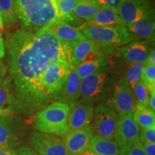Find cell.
<instances>
[{
    "mask_svg": "<svg viewBox=\"0 0 155 155\" xmlns=\"http://www.w3.org/2000/svg\"><path fill=\"white\" fill-rule=\"evenodd\" d=\"M69 106L54 101L35 113L34 127L38 131L63 137L67 131Z\"/></svg>",
    "mask_w": 155,
    "mask_h": 155,
    "instance_id": "277c9868",
    "label": "cell"
},
{
    "mask_svg": "<svg viewBox=\"0 0 155 155\" xmlns=\"http://www.w3.org/2000/svg\"><path fill=\"white\" fill-rule=\"evenodd\" d=\"M75 68L68 61L63 59L54 61L48 65L43 75L42 81L45 88L52 98Z\"/></svg>",
    "mask_w": 155,
    "mask_h": 155,
    "instance_id": "8fae6325",
    "label": "cell"
},
{
    "mask_svg": "<svg viewBox=\"0 0 155 155\" xmlns=\"http://www.w3.org/2000/svg\"><path fill=\"white\" fill-rule=\"evenodd\" d=\"M140 128L133 119L132 114L119 115L114 140L119 145H124L139 139Z\"/></svg>",
    "mask_w": 155,
    "mask_h": 155,
    "instance_id": "2e32d148",
    "label": "cell"
},
{
    "mask_svg": "<svg viewBox=\"0 0 155 155\" xmlns=\"http://www.w3.org/2000/svg\"><path fill=\"white\" fill-rule=\"evenodd\" d=\"M88 151L98 155H120L119 145L115 141L96 135L93 136Z\"/></svg>",
    "mask_w": 155,
    "mask_h": 155,
    "instance_id": "ffe728a7",
    "label": "cell"
},
{
    "mask_svg": "<svg viewBox=\"0 0 155 155\" xmlns=\"http://www.w3.org/2000/svg\"><path fill=\"white\" fill-rule=\"evenodd\" d=\"M102 7L97 0H78L75 6L73 15L78 19L89 22Z\"/></svg>",
    "mask_w": 155,
    "mask_h": 155,
    "instance_id": "44dd1931",
    "label": "cell"
},
{
    "mask_svg": "<svg viewBox=\"0 0 155 155\" xmlns=\"http://www.w3.org/2000/svg\"><path fill=\"white\" fill-rule=\"evenodd\" d=\"M7 67L5 62L0 60V79L7 77Z\"/></svg>",
    "mask_w": 155,
    "mask_h": 155,
    "instance_id": "e575fe53",
    "label": "cell"
},
{
    "mask_svg": "<svg viewBox=\"0 0 155 155\" xmlns=\"http://www.w3.org/2000/svg\"><path fill=\"white\" fill-rule=\"evenodd\" d=\"M6 54V50H5V40L2 36L0 37V60L5 58Z\"/></svg>",
    "mask_w": 155,
    "mask_h": 155,
    "instance_id": "8d00e7d4",
    "label": "cell"
},
{
    "mask_svg": "<svg viewBox=\"0 0 155 155\" xmlns=\"http://www.w3.org/2000/svg\"><path fill=\"white\" fill-rule=\"evenodd\" d=\"M81 155H98V154H96V153H94V152H91V151H88V152L83 153V154H81Z\"/></svg>",
    "mask_w": 155,
    "mask_h": 155,
    "instance_id": "b9f144b4",
    "label": "cell"
},
{
    "mask_svg": "<svg viewBox=\"0 0 155 155\" xmlns=\"http://www.w3.org/2000/svg\"><path fill=\"white\" fill-rule=\"evenodd\" d=\"M26 123L18 116L0 117V148L15 149L24 142L27 134Z\"/></svg>",
    "mask_w": 155,
    "mask_h": 155,
    "instance_id": "52a82bcc",
    "label": "cell"
},
{
    "mask_svg": "<svg viewBox=\"0 0 155 155\" xmlns=\"http://www.w3.org/2000/svg\"><path fill=\"white\" fill-rule=\"evenodd\" d=\"M11 100V85L9 77L0 79V108L9 109Z\"/></svg>",
    "mask_w": 155,
    "mask_h": 155,
    "instance_id": "83f0119b",
    "label": "cell"
},
{
    "mask_svg": "<svg viewBox=\"0 0 155 155\" xmlns=\"http://www.w3.org/2000/svg\"><path fill=\"white\" fill-rule=\"evenodd\" d=\"M68 106L66 134L91 125L94 117V104L79 98Z\"/></svg>",
    "mask_w": 155,
    "mask_h": 155,
    "instance_id": "7c38bea8",
    "label": "cell"
},
{
    "mask_svg": "<svg viewBox=\"0 0 155 155\" xmlns=\"http://www.w3.org/2000/svg\"><path fill=\"white\" fill-rule=\"evenodd\" d=\"M117 13L124 25L154 19V9L150 0H125L120 5Z\"/></svg>",
    "mask_w": 155,
    "mask_h": 155,
    "instance_id": "9c48e42d",
    "label": "cell"
},
{
    "mask_svg": "<svg viewBox=\"0 0 155 155\" xmlns=\"http://www.w3.org/2000/svg\"><path fill=\"white\" fill-rule=\"evenodd\" d=\"M118 71L109 65L81 81V98L93 104L106 101L117 81Z\"/></svg>",
    "mask_w": 155,
    "mask_h": 155,
    "instance_id": "3957f363",
    "label": "cell"
},
{
    "mask_svg": "<svg viewBox=\"0 0 155 155\" xmlns=\"http://www.w3.org/2000/svg\"><path fill=\"white\" fill-rule=\"evenodd\" d=\"M88 26L98 27H115L124 25L118 15L117 11L109 7H103L95 15L90 22Z\"/></svg>",
    "mask_w": 155,
    "mask_h": 155,
    "instance_id": "ac0fdd59",
    "label": "cell"
},
{
    "mask_svg": "<svg viewBox=\"0 0 155 155\" xmlns=\"http://www.w3.org/2000/svg\"><path fill=\"white\" fill-rule=\"evenodd\" d=\"M16 150L17 155H41L28 146H20Z\"/></svg>",
    "mask_w": 155,
    "mask_h": 155,
    "instance_id": "d6a6232c",
    "label": "cell"
},
{
    "mask_svg": "<svg viewBox=\"0 0 155 155\" xmlns=\"http://www.w3.org/2000/svg\"><path fill=\"white\" fill-rule=\"evenodd\" d=\"M141 81L150 92L155 91V65L147 63L145 64L141 74Z\"/></svg>",
    "mask_w": 155,
    "mask_h": 155,
    "instance_id": "f1b7e54d",
    "label": "cell"
},
{
    "mask_svg": "<svg viewBox=\"0 0 155 155\" xmlns=\"http://www.w3.org/2000/svg\"><path fill=\"white\" fill-rule=\"evenodd\" d=\"M5 45L11 85L9 110L11 114L32 115L53 103L42 78L53 62L63 59L70 63L71 46L49 32L24 29L8 32Z\"/></svg>",
    "mask_w": 155,
    "mask_h": 155,
    "instance_id": "6da1fadb",
    "label": "cell"
},
{
    "mask_svg": "<svg viewBox=\"0 0 155 155\" xmlns=\"http://www.w3.org/2000/svg\"><path fill=\"white\" fill-rule=\"evenodd\" d=\"M127 30L137 40H154L155 22L154 19L141 20L125 25Z\"/></svg>",
    "mask_w": 155,
    "mask_h": 155,
    "instance_id": "d6986e66",
    "label": "cell"
},
{
    "mask_svg": "<svg viewBox=\"0 0 155 155\" xmlns=\"http://www.w3.org/2000/svg\"><path fill=\"white\" fill-rule=\"evenodd\" d=\"M139 138L147 142L155 144V126L146 129H140Z\"/></svg>",
    "mask_w": 155,
    "mask_h": 155,
    "instance_id": "4dcf8cb0",
    "label": "cell"
},
{
    "mask_svg": "<svg viewBox=\"0 0 155 155\" xmlns=\"http://www.w3.org/2000/svg\"><path fill=\"white\" fill-rule=\"evenodd\" d=\"M77 28L88 40H92L100 45L113 49H117L137 40L129 33L125 25L98 27L83 25Z\"/></svg>",
    "mask_w": 155,
    "mask_h": 155,
    "instance_id": "5b68a950",
    "label": "cell"
},
{
    "mask_svg": "<svg viewBox=\"0 0 155 155\" xmlns=\"http://www.w3.org/2000/svg\"><path fill=\"white\" fill-rule=\"evenodd\" d=\"M132 117L141 129L155 126V113L150 107L144 109H136L132 114Z\"/></svg>",
    "mask_w": 155,
    "mask_h": 155,
    "instance_id": "d4e9b609",
    "label": "cell"
},
{
    "mask_svg": "<svg viewBox=\"0 0 155 155\" xmlns=\"http://www.w3.org/2000/svg\"><path fill=\"white\" fill-rule=\"evenodd\" d=\"M0 28H1L2 30V32H4V30H5V25H4L1 10H0Z\"/></svg>",
    "mask_w": 155,
    "mask_h": 155,
    "instance_id": "60d3db41",
    "label": "cell"
},
{
    "mask_svg": "<svg viewBox=\"0 0 155 155\" xmlns=\"http://www.w3.org/2000/svg\"><path fill=\"white\" fill-rule=\"evenodd\" d=\"M119 115L132 114L136 110L137 101L134 93L128 84L124 73H121L115 83L108 99Z\"/></svg>",
    "mask_w": 155,
    "mask_h": 155,
    "instance_id": "ba28073f",
    "label": "cell"
},
{
    "mask_svg": "<svg viewBox=\"0 0 155 155\" xmlns=\"http://www.w3.org/2000/svg\"><path fill=\"white\" fill-rule=\"evenodd\" d=\"M120 147V155H147L144 152L140 138Z\"/></svg>",
    "mask_w": 155,
    "mask_h": 155,
    "instance_id": "f546056e",
    "label": "cell"
},
{
    "mask_svg": "<svg viewBox=\"0 0 155 155\" xmlns=\"http://www.w3.org/2000/svg\"><path fill=\"white\" fill-rule=\"evenodd\" d=\"M97 1L102 6H104V7H109V8L114 9L117 11L120 5L125 0H97Z\"/></svg>",
    "mask_w": 155,
    "mask_h": 155,
    "instance_id": "1f68e13d",
    "label": "cell"
},
{
    "mask_svg": "<svg viewBox=\"0 0 155 155\" xmlns=\"http://www.w3.org/2000/svg\"><path fill=\"white\" fill-rule=\"evenodd\" d=\"M149 106L152 111H155V91L150 92V101Z\"/></svg>",
    "mask_w": 155,
    "mask_h": 155,
    "instance_id": "d590c367",
    "label": "cell"
},
{
    "mask_svg": "<svg viewBox=\"0 0 155 155\" xmlns=\"http://www.w3.org/2000/svg\"><path fill=\"white\" fill-rule=\"evenodd\" d=\"M131 90L137 101L136 109H144L145 108L150 107V91L141 81L137 83Z\"/></svg>",
    "mask_w": 155,
    "mask_h": 155,
    "instance_id": "484cf974",
    "label": "cell"
},
{
    "mask_svg": "<svg viewBox=\"0 0 155 155\" xmlns=\"http://www.w3.org/2000/svg\"><path fill=\"white\" fill-rule=\"evenodd\" d=\"M0 10L5 28H9L19 21L15 0H0Z\"/></svg>",
    "mask_w": 155,
    "mask_h": 155,
    "instance_id": "603a6c76",
    "label": "cell"
},
{
    "mask_svg": "<svg viewBox=\"0 0 155 155\" xmlns=\"http://www.w3.org/2000/svg\"><path fill=\"white\" fill-rule=\"evenodd\" d=\"M140 141L144 148V152L147 155H155V144L147 142V141L140 139Z\"/></svg>",
    "mask_w": 155,
    "mask_h": 155,
    "instance_id": "836d02e7",
    "label": "cell"
},
{
    "mask_svg": "<svg viewBox=\"0 0 155 155\" xmlns=\"http://www.w3.org/2000/svg\"><path fill=\"white\" fill-rule=\"evenodd\" d=\"M94 136L92 127H88L65 134L63 137L64 144L71 155H81L88 152Z\"/></svg>",
    "mask_w": 155,
    "mask_h": 155,
    "instance_id": "5bb4252c",
    "label": "cell"
},
{
    "mask_svg": "<svg viewBox=\"0 0 155 155\" xmlns=\"http://www.w3.org/2000/svg\"><path fill=\"white\" fill-rule=\"evenodd\" d=\"M31 148L41 155H71L63 139L50 134L32 131L28 137Z\"/></svg>",
    "mask_w": 155,
    "mask_h": 155,
    "instance_id": "30bf717a",
    "label": "cell"
},
{
    "mask_svg": "<svg viewBox=\"0 0 155 155\" xmlns=\"http://www.w3.org/2000/svg\"><path fill=\"white\" fill-rule=\"evenodd\" d=\"M154 40H140L117 48L119 55L128 63H147L150 52L154 49Z\"/></svg>",
    "mask_w": 155,
    "mask_h": 155,
    "instance_id": "4fadbf2b",
    "label": "cell"
},
{
    "mask_svg": "<svg viewBox=\"0 0 155 155\" xmlns=\"http://www.w3.org/2000/svg\"><path fill=\"white\" fill-rule=\"evenodd\" d=\"M78 0H56L58 13L62 21L71 25L75 23L78 18L73 15L75 6Z\"/></svg>",
    "mask_w": 155,
    "mask_h": 155,
    "instance_id": "cb8c5ba5",
    "label": "cell"
},
{
    "mask_svg": "<svg viewBox=\"0 0 155 155\" xmlns=\"http://www.w3.org/2000/svg\"><path fill=\"white\" fill-rule=\"evenodd\" d=\"M119 114L107 101L98 103L94 108L91 126L94 135L108 140H114Z\"/></svg>",
    "mask_w": 155,
    "mask_h": 155,
    "instance_id": "8992f818",
    "label": "cell"
},
{
    "mask_svg": "<svg viewBox=\"0 0 155 155\" xmlns=\"http://www.w3.org/2000/svg\"><path fill=\"white\" fill-rule=\"evenodd\" d=\"M0 155H17V150L15 149L0 148Z\"/></svg>",
    "mask_w": 155,
    "mask_h": 155,
    "instance_id": "74e56055",
    "label": "cell"
},
{
    "mask_svg": "<svg viewBox=\"0 0 155 155\" xmlns=\"http://www.w3.org/2000/svg\"><path fill=\"white\" fill-rule=\"evenodd\" d=\"M81 79L75 73L71 71L59 91L53 96V101L70 105L81 98Z\"/></svg>",
    "mask_w": 155,
    "mask_h": 155,
    "instance_id": "e0dca14e",
    "label": "cell"
},
{
    "mask_svg": "<svg viewBox=\"0 0 155 155\" xmlns=\"http://www.w3.org/2000/svg\"><path fill=\"white\" fill-rule=\"evenodd\" d=\"M40 30L49 32L60 42L70 46L86 40V37L77 28L64 22L53 23L40 29Z\"/></svg>",
    "mask_w": 155,
    "mask_h": 155,
    "instance_id": "9a60e30c",
    "label": "cell"
},
{
    "mask_svg": "<svg viewBox=\"0 0 155 155\" xmlns=\"http://www.w3.org/2000/svg\"><path fill=\"white\" fill-rule=\"evenodd\" d=\"M22 29L37 31L53 23L63 22L56 0H15Z\"/></svg>",
    "mask_w": 155,
    "mask_h": 155,
    "instance_id": "7a4b0ae2",
    "label": "cell"
},
{
    "mask_svg": "<svg viewBox=\"0 0 155 155\" xmlns=\"http://www.w3.org/2000/svg\"><path fill=\"white\" fill-rule=\"evenodd\" d=\"M111 57H101L91 61L84 62L75 68V73L81 80L98 72L100 70L111 65Z\"/></svg>",
    "mask_w": 155,
    "mask_h": 155,
    "instance_id": "7402d4cb",
    "label": "cell"
},
{
    "mask_svg": "<svg viewBox=\"0 0 155 155\" xmlns=\"http://www.w3.org/2000/svg\"><path fill=\"white\" fill-rule=\"evenodd\" d=\"M145 64L146 63H129L128 65L124 74L128 84L131 89L137 83L141 81V74H142Z\"/></svg>",
    "mask_w": 155,
    "mask_h": 155,
    "instance_id": "4316f807",
    "label": "cell"
},
{
    "mask_svg": "<svg viewBox=\"0 0 155 155\" xmlns=\"http://www.w3.org/2000/svg\"><path fill=\"white\" fill-rule=\"evenodd\" d=\"M2 29H1V28H0V37L1 36H2Z\"/></svg>",
    "mask_w": 155,
    "mask_h": 155,
    "instance_id": "7bdbcfd3",
    "label": "cell"
},
{
    "mask_svg": "<svg viewBox=\"0 0 155 155\" xmlns=\"http://www.w3.org/2000/svg\"><path fill=\"white\" fill-rule=\"evenodd\" d=\"M10 114H11V112L9 109L0 108V117H1V116H5V115H10Z\"/></svg>",
    "mask_w": 155,
    "mask_h": 155,
    "instance_id": "ab89813d",
    "label": "cell"
},
{
    "mask_svg": "<svg viewBox=\"0 0 155 155\" xmlns=\"http://www.w3.org/2000/svg\"><path fill=\"white\" fill-rule=\"evenodd\" d=\"M147 63L151 64V65H155V50L153 49L150 52V55L148 56V59H147Z\"/></svg>",
    "mask_w": 155,
    "mask_h": 155,
    "instance_id": "f35d334b",
    "label": "cell"
}]
</instances>
